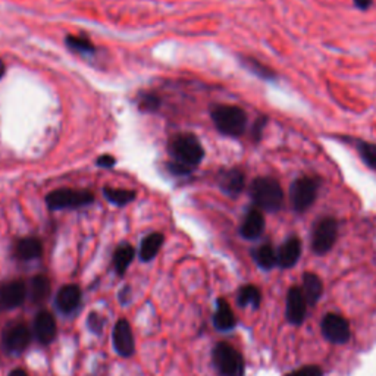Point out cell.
<instances>
[{
	"label": "cell",
	"mask_w": 376,
	"mask_h": 376,
	"mask_svg": "<svg viewBox=\"0 0 376 376\" xmlns=\"http://www.w3.org/2000/svg\"><path fill=\"white\" fill-rule=\"evenodd\" d=\"M87 326L93 333H96V336H100V333L103 332V328H105L103 316L96 313V312H91L89 315V319H87Z\"/></svg>",
	"instance_id": "f546056e"
},
{
	"label": "cell",
	"mask_w": 376,
	"mask_h": 376,
	"mask_svg": "<svg viewBox=\"0 0 376 376\" xmlns=\"http://www.w3.org/2000/svg\"><path fill=\"white\" fill-rule=\"evenodd\" d=\"M218 186L227 196L236 197L246 187V175L240 170H228L220 172L218 178Z\"/></svg>",
	"instance_id": "e0dca14e"
},
{
	"label": "cell",
	"mask_w": 376,
	"mask_h": 376,
	"mask_svg": "<svg viewBox=\"0 0 376 376\" xmlns=\"http://www.w3.org/2000/svg\"><path fill=\"white\" fill-rule=\"evenodd\" d=\"M172 163L170 168L175 174H188L196 170L204 158V150L199 138L193 134H178L170 142Z\"/></svg>",
	"instance_id": "6da1fadb"
},
{
	"label": "cell",
	"mask_w": 376,
	"mask_h": 376,
	"mask_svg": "<svg viewBox=\"0 0 376 376\" xmlns=\"http://www.w3.org/2000/svg\"><path fill=\"white\" fill-rule=\"evenodd\" d=\"M266 122H268V118H266V116H260V118L255 122V125H253V131H252L255 142H259L260 138H262V133H263V128L266 127Z\"/></svg>",
	"instance_id": "1f68e13d"
},
{
	"label": "cell",
	"mask_w": 376,
	"mask_h": 376,
	"mask_svg": "<svg viewBox=\"0 0 376 376\" xmlns=\"http://www.w3.org/2000/svg\"><path fill=\"white\" fill-rule=\"evenodd\" d=\"M253 259L257 263L259 268L264 271H271L278 264V252L273 248L272 244L266 243L255 250Z\"/></svg>",
	"instance_id": "cb8c5ba5"
},
{
	"label": "cell",
	"mask_w": 376,
	"mask_h": 376,
	"mask_svg": "<svg viewBox=\"0 0 376 376\" xmlns=\"http://www.w3.org/2000/svg\"><path fill=\"white\" fill-rule=\"evenodd\" d=\"M5 71H6V66L2 61H0V80H2V77L5 75Z\"/></svg>",
	"instance_id": "74e56055"
},
{
	"label": "cell",
	"mask_w": 376,
	"mask_h": 376,
	"mask_svg": "<svg viewBox=\"0 0 376 376\" xmlns=\"http://www.w3.org/2000/svg\"><path fill=\"white\" fill-rule=\"evenodd\" d=\"M112 343L115 352L122 357H131L135 352V341L133 336V329L125 319L116 322L112 332Z\"/></svg>",
	"instance_id": "8fae6325"
},
{
	"label": "cell",
	"mask_w": 376,
	"mask_h": 376,
	"mask_svg": "<svg viewBox=\"0 0 376 376\" xmlns=\"http://www.w3.org/2000/svg\"><path fill=\"white\" fill-rule=\"evenodd\" d=\"M213 365L220 376H243L244 375V360L243 356L235 348L227 343H219L215 345Z\"/></svg>",
	"instance_id": "5b68a950"
},
{
	"label": "cell",
	"mask_w": 376,
	"mask_h": 376,
	"mask_svg": "<svg viewBox=\"0 0 376 376\" xmlns=\"http://www.w3.org/2000/svg\"><path fill=\"white\" fill-rule=\"evenodd\" d=\"M353 2L354 6L360 10H368L373 5V0H353Z\"/></svg>",
	"instance_id": "e575fe53"
},
{
	"label": "cell",
	"mask_w": 376,
	"mask_h": 376,
	"mask_svg": "<svg viewBox=\"0 0 376 376\" xmlns=\"http://www.w3.org/2000/svg\"><path fill=\"white\" fill-rule=\"evenodd\" d=\"M239 301L240 308H247V306H252V308L257 309L262 301V294L257 287L255 285H244L240 291H239Z\"/></svg>",
	"instance_id": "4316f807"
},
{
	"label": "cell",
	"mask_w": 376,
	"mask_h": 376,
	"mask_svg": "<svg viewBox=\"0 0 376 376\" xmlns=\"http://www.w3.org/2000/svg\"><path fill=\"white\" fill-rule=\"evenodd\" d=\"M163 235L160 232H153L147 235L146 239L142 241L140 246V259L143 262H150L158 256L160 252V248L163 246Z\"/></svg>",
	"instance_id": "d4e9b609"
},
{
	"label": "cell",
	"mask_w": 376,
	"mask_h": 376,
	"mask_svg": "<svg viewBox=\"0 0 376 376\" xmlns=\"http://www.w3.org/2000/svg\"><path fill=\"white\" fill-rule=\"evenodd\" d=\"M236 324L235 315L225 299L216 301V312L213 315V325L218 331H231Z\"/></svg>",
	"instance_id": "d6986e66"
},
{
	"label": "cell",
	"mask_w": 376,
	"mask_h": 376,
	"mask_svg": "<svg viewBox=\"0 0 376 376\" xmlns=\"http://www.w3.org/2000/svg\"><path fill=\"white\" fill-rule=\"evenodd\" d=\"M250 197L262 212L276 213L284 206V191L275 178L260 176L250 186Z\"/></svg>",
	"instance_id": "7a4b0ae2"
},
{
	"label": "cell",
	"mask_w": 376,
	"mask_h": 376,
	"mask_svg": "<svg viewBox=\"0 0 376 376\" xmlns=\"http://www.w3.org/2000/svg\"><path fill=\"white\" fill-rule=\"evenodd\" d=\"M103 196L116 206H125L131 203L135 199V193L130 190H122V188H112V187H105L103 188Z\"/></svg>",
	"instance_id": "83f0119b"
},
{
	"label": "cell",
	"mask_w": 376,
	"mask_h": 376,
	"mask_svg": "<svg viewBox=\"0 0 376 376\" xmlns=\"http://www.w3.org/2000/svg\"><path fill=\"white\" fill-rule=\"evenodd\" d=\"M66 45L68 47L78 52V53H93L94 52V46L89 38H82L78 36H68L66 37Z\"/></svg>",
	"instance_id": "f1b7e54d"
},
{
	"label": "cell",
	"mask_w": 376,
	"mask_h": 376,
	"mask_svg": "<svg viewBox=\"0 0 376 376\" xmlns=\"http://www.w3.org/2000/svg\"><path fill=\"white\" fill-rule=\"evenodd\" d=\"M29 296L31 303L40 304L45 303L50 296V281L45 275H37L30 281Z\"/></svg>",
	"instance_id": "44dd1931"
},
{
	"label": "cell",
	"mask_w": 376,
	"mask_h": 376,
	"mask_svg": "<svg viewBox=\"0 0 376 376\" xmlns=\"http://www.w3.org/2000/svg\"><path fill=\"white\" fill-rule=\"evenodd\" d=\"M308 313V301H306L300 287H291L287 294L285 315L288 322L292 325H301Z\"/></svg>",
	"instance_id": "7c38bea8"
},
{
	"label": "cell",
	"mask_w": 376,
	"mask_h": 376,
	"mask_svg": "<svg viewBox=\"0 0 376 376\" xmlns=\"http://www.w3.org/2000/svg\"><path fill=\"white\" fill-rule=\"evenodd\" d=\"M94 202L91 191L61 188L52 191L46 197L47 206L52 211H63V209H80Z\"/></svg>",
	"instance_id": "8992f818"
},
{
	"label": "cell",
	"mask_w": 376,
	"mask_h": 376,
	"mask_svg": "<svg viewBox=\"0 0 376 376\" xmlns=\"http://www.w3.org/2000/svg\"><path fill=\"white\" fill-rule=\"evenodd\" d=\"M8 376H29V375H27V372H24L22 369H15V370H12Z\"/></svg>",
	"instance_id": "8d00e7d4"
},
{
	"label": "cell",
	"mask_w": 376,
	"mask_h": 376,
	"mask_svg": "<svg viewBox=\"0 0 376 376\" xmlns=\"http://www.w3.org/2000/svg\"><path fill=\"white\" fill-rule=\"evenodd\" d=\"M320 329H322V336L325 340L332 344H345L352 337L348 320L337 313L325 315L322 324H320Z\"/></svg>",
	"instance_id": "9c48e42d"
},
{
	"label": "cell",
	"mask_w": 376,
	"mask_h": 376,
	"mask_svg": "<svg viewBox=\"0 0 376 376\" xmlns=\"http://www.w3.org/2000/svg\"><path fill=\"white\" fill-rule=\"evenodd\" d=\"M285 376H324V370L320 369L319 366L310 365V366L300 368V369H297L294 372H289Z\"/></svg>",
	"instance_id": "4dcf8cb0"
},
{
	"label": "cell",
	"mask_w": 376,
	"mask_h": 376,
	"mask_svg": "<svg viewBox=\"0 0 376 376\" xmlns=\"http://www.w3.org/2000/svg\"><path fill=\"white\" fill-rule=\"evenodd\" d=\"M97 165L100 166V168H106V170H110L112 166L115 165V158L114 156H100L99 159H97Z\"/></svg>",
	"instance_id": "d6a6232c"
},
{
	"label": "cell",
	"mask_w": 376,
	"mask_h": 376,
	"mask_svg": "<svg viewBox=\"0 0 376 376\" xmlns=\"http://www.w3.org/2000/svg\"><path fill=\"white\" fill-rule=\"evenodd\" d=\"M15 255L20 260H25V262L36 260L43 255V246H41V243L37 239L29 236V239H22L17 243Z\"/></svg>",
	"instance_id": "ffe728a7"
},
{
	"label": "cell",
	"mask_w": 376,
	"mask_h": 376,
	"mask_svg": "<svg viewBox=\"0 0 376 376\" xmlns=\"http://www.w3.org/2000/svg\"><path fill=\"white\" fill-rule=\"evenodd\" d=\"M81 303V289L78 285L75 284H69L62 287L57 299H54V304H57V308L59 312H62L63 315H71L74 313Z\"/></svg>",
	"instance_id": "5bb4252c"
},
{
	"label": "cell",
	"mask_w": 376,
	"mask_h": 376,
	"mask_svg": "<svg viewBox=\"0 0 376 376\" xmlns=\"http://www.w3.org/2000/svg\"><path fill=\"white\" fill-rule=\"evenodd\" d=\"M130 287H123L122 289H121V292H119V300H121V303L122 304H127L128 301H130Z\"/></svg>",
	"instance_id": "d590c367"
},
{
	"label": "cell",
	"mask_w": 376,
	"mask_h": 376,
	"mask_svg": "<svg viewBox=\"0 0 376 376\" xmlns=\"http://www.w3.org/2000/svg\"><path fill=\"white\" fill-rule=\"evenodd\" d=\"M240 62L241 65L247 69L248 73H252L253 75H256L257 78L268 81V82H273L278 80V74L273 71L272 68L266 66L264 63H262L260 61L250 58V57H240Z\"/></svg>",
	"instance_id": "7402d4cb"
},
{
	"label": "cell",
	"mask_w": 376,
	"mask_h": 376,
	"mask_svg": "<svg viewBox=\"0 0 376 376\" xmlns=\"http://www.w3.org/2000/svg\"><path fill=\"white\" fill-rule=\"evenodd\" d=\"M338 239V222L331 216H325L319 219L312 232V250L319 255L324 256L331 252L333 244Z\"/></svg>",
	"instance_id": "52a82bcc"
},
{
	"label": "cell",
	"mask_w": 376,
	"mask_h": 376,
	"mask_svg": "<svg viewBox=\"0 0 376 376\" xmlns=\"http://www.w3.org/2000/svg\"><path fill=\"white\" fill-rule=\"evenodd\" d=\"M29 296V288L22 281H9L0 285V310L18 309Z\"/></svg>",
	"instance_id": "30bf717a"
},
{
	"label": "cell",
	"mask_w": 376,
	"mask_h": 376,
	"mask_svg": "<svg viewBox=\"0 0 376 376\" xmlns=\"http://www.w3.org/2000/svg\"><path fill=\"white\" fill-rule=\"evenodd\" d=\"M143 103H144L146 109H156L159 105V99H156V97H151V96H146Z\"/></svg>",
	"instance_id": "836d02e7"
},
{
	"label": "cell",
	"mask_w": 376,
	"mask_h": 376,
	"mask_svg": "<svg viewBox=\"0 0 376 376\" xmlns=\"http://www.w3.org/2000/svg\"><path fill=\"white\" fill-rule=\"evenodd\" d=\"M345 140L353 144L361 162H363L372 171H376V144L360 140V138H345Z\"/></svg>",
	"instance_id": "603a6c76"
},
{
	"label": "cell",
	"mask_w": 376,
	"mask_h": 376,
	"mask_svg": "<svg viewBox=\"0 0 376 376\" xmlns=\"http://www.w3.org/2000/svg\"><path fill=\"white\" fill-rule=\"evenodd\" d=\"M134 248L131 244L128 243H123L121 244L114 253V268L116 271V273L119 276H123V273L127 272L128 266L131 264L133 259H134Z\"/></svg>",
	"instance_id": "484cf974"
},
{
	"label": "cell",
	"mask_w": 376,
	"mask_h": 376,
	"mask_svg": "<svg viewBox=\"0 0 376 376\" xmlns=\"http://www.w3.org/2000/svg\"><path fill=\"white\" fill-rule=\"evenodd\" d=\"M34 333L41 345H49L57 337V320L52 313L41 310L34 319Z\"/></svg>",
	"instance_id": "4fadbf2b"
},
{
	"label": "cell",
	"mask_w": 376,
	"mask_h": 376,
	"mask_svg": "<svg viewBox=\"0 0 376 376\" xmlns=\"http://www.w3.org/2000/svg\"><path fill=\"white\" fill-rule=\"evenodd\" d=\"M301 256V241L299 236L292 235L284 241V244L278 250V266L283 269H289L297 264Z\"/></svg>",
	"instance_id": "2e32d148"
},
{
	"label": "cell",
	"mask_w": 376,
	"mask_h": 376,
	"mask_svg": "<svg viewBox=\"0 0 376 376\" xmlns=\"http://www.w3.org/2000/svg\"><path fill=\"white\" fill-rule=\"evenodd\" d=\"M301 291H303L306 301H308V306H315L320 300V297H322V292H324L322 280H320L316 273H312V272L304 273Z\"/></svg>",
	"instance_id": "ac0fdd59"
},
{
	"label": "cell",
	"mask_w": 376,
	"mask_h": 376,
	"mask_svg": "<svg viewBox=\"0 0 376 376\" xmlns=\"http://www.w3.org/2000/svg\"><path fill=\"white\" fill-rule=\"evenodd\" d=\"M212 121L220 134L227 137H241L247 128V115L234 105H218L212 109Z\"/></svg>",
	"instance_id": "3957f363"
},
{
	"label": "cell",
	"mask_w": 376,
	"mask_h": 376,
	"mask_svg": "<svg viewBox=\"0 0 376 376\" xmlns=\"http://www.w3.org/2000/svg\"><path fill=\"white\" fill-rule=\"evenodd\" d=\"M264 231V216L257 207L250 209L246 213L243 224L240 227V234L246 240H257Z\"/></svg>",
	"instance_id": "9a60e30c"
},
{
	"label": "cell",
	"mask_w": 376,
	"mask_h": 376,
	"mask_svg": "<svg viewBox=\"0 0 376 376\" xmlns=\"http://www.w3.org/2000/svg\"><path fill=\"white\" fill-rule=\"evenodd\" d=\"M31 343L29 326L22 322H10L2 331V344L8 354L20 356Z\"/></svg>",
	"instance_id": "ba28073f"
},
{
	"label": "cell",
	"mask_w": 376,
	"mask_h": 376,
	"mask_svg": "<svg viewBox=\"0 0 376 376\" xmlns=\"http://www.w3.org/2000/svg\"><path fill=\"white\" fill-rule=\"evenodd\" d=\"M319 179L315 176L304 175L292 181L289 187V200L291 206L297 213H303L312 207L317 199Z\"/></svg>",
	"instance_id": "277c9868"
}]
</instances>
